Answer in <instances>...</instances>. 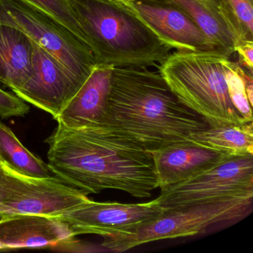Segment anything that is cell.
<instances>
[{
  "label": "cell",
  "mask_w": 253,
  "mask_h": 253,
  "mask_svg": "<svg viewBox=\"0 0 253 253\" xmlns=\"http://www.w3.org/2000/svg\"><path fill=\"white\" fill-rule=\"evenodd\" d=\"M45 143L51 171L86 195L117 189L148 198L158 188L152 152L112 127L73 128L58 123Z\"/></svg>",
  "instance_id": "1"
},
{
  "label": "cell",
  "mask_w": 253,
  "mask_h": 253,
  "mask_svg": "<svg viewBox=\"0 0 253 253\" xmlns=\"http://www.w3.org/2000/svg\"><path fill=\"white\" fill-rule=\"evenodd\" d=\"M152 152L209 128L207 121L185 106L161 73L146 67H114L109 123Z\"/></svg>",
  "instance_id": "2"
},
{
  "label": "cell",
  "mask_w": 253,
  "mask_h": 253,
  "mask_svg": "<svg viewBox=\"0 0 253 253\" xmlns=\"http://www.w3.org/2000/svg\"><path fill=\"white\" fill-rule=\"evenodd\" d=\"M83 41L97 64L113 67L161 65L171 48L120 0H69Z\"/></svg>",
  "instance_id": "3"
},
{
  "label": "cell",
  "mask_w": 253,
  "mask_h": 253,
  "mask_svg": "<svg viewBox=\"0 0 253 253\" xmlns=\"http://www.w3.org/2000/svg\"><path fill=\"white\" fill-rule=\"evenodd\" d=\"M218 49L175 51L160 65L159 72L180 102L201 115L211 127L249 123L232 104Z\"/></svg>",
  "instance_id": "4"
},
{
  "label": "cell",
  "mask_w": 253,
  "mask_h": 253,
  "mask_svg": "<svg viewBox=\"0 0 253 253\" xmlns=\"http://www.w3.org/2000/svg\"><path fill=\"white\" fill-rule=\"evenodd\" d=\"M253 199L241 197L164 210L157 218L129 232L104 237L101 247L121 253L152 241L198 235L214 223L241 218Z\"/></svg>",
  "instance_id": "5"
},
{
  "label": "cell",
  "mask_w": 253,
  "mask_h": 253,
  "mask_svg": "<svg viewBox=\"0 0 253 253\" xmlns=\"http://www.w3.org/2000/svg\"><path fill=\"white\" fill-rule=\"evenodd\" d=\"M0 23L26 34L81 85L97 64L89 48L66 26L21 0H0Z\"/></svg>",
  "instance_id": "6"
},
{
  "label": "cell",
  "mask_w": 253,
  "mask_h": 253,
  "mask_svg": "<svg viewBox=\"0 0 253 253\" xmlns=\"http://www.w3.org/2000/svg\"><path fill=\"white\" fill-rule=\"evenodd\" d=\"M91 201L58 177H35L0 161V218L17 214L60 217Z\"/></svg>",
  "instance_id": "7"
},
{
  "label": "cell",
  "mask_w": 253,
  "mask_h": 253,
  "mask_svg": "<svg viewBox=\"0 0 253 253\" xmlns=\"http://www.w3.org/2000/svg\"><path fill=\"white\" fill-rule=\"evenodd\" d=\"M161 190L156 200L164 210L253 198V155L229 157L204 172Z\"/></svg>",
  "instance_id": "8"
},
{
  "label": "cell",
  "mask_w": 253,
  "mask_h": 253,
  "mask_svg": "<svg viewBox=\"0 0 253 253\" xmlns=\"http://www.w3.org/2000/svg\"><path fill=\"white\" fill-rule=\"evenodd\" d=\"M164 211L156 199L142 204L100 203L91 200L59 217L69 224L76 236L95 234L104 238L129 232L157 218Z\"/></svg>",
  "instance_id": "9"
},
{
  "label": "cell",
  "mask_w": 253,
  "mask_h": 253,
  "mask_svg": "<svg viewBox=\"0 0 253 253\" xmlns=\"http://www.w3.org/2000/svg\"><path fill=\"white\" fill-rule=\"evenodd\" d=\"M33 44V73L14 94L48 112L54 119L82 87L61 65L36 42Z\"/></svg>",
  "instance_id": "10"
},
{
  "label": "cell",
  "mask_w": 253,
  "mask_h": 253,
  "mask_svg": "<svg viewBox=\"0 0 253 253\" xmlns=\"http://www.w3.org/2000/svg\"><path fill=\"white\" fill-rule=\"evenodd\" d=\"M126 4L171 49H217L192 18L178 8L151 0H137Z\"/></svg>",
  "instance_id": "11"
},
{
  "label": "cell",
  "mask_w": 253,
  "mask_h": 253,
  "mask_svg": "<svg viewBox=\"0 0 253 253\" xmlns=\"http://www.w3.org/2000/svg\"><path fill=\"white\" fill-rule=\"evenodd\" d=\"M114 67L97 64L75 97L56 118L69 128L108 127Z\"/></svg>",
  "instance_id": "12"
},
{
  "label": "cell",
  "mask_w": 253,
  "mask_h": 253,
  "mask_svg": "<svg viewBox=\"0 0 253 253\" xmlns=\"http://www.w3.org/2000/svg\"><path fill=\"white\" fill-rule=\"evenodd\" d=\"M151 152L161 189L189 180L231 156L190 140L173 143Z\"/></svg>",
  "instance_id": "13"
},
{
  "label": "cell",
  "mask_w": 253,
  "mask_h": 253,
  "mask_svg": "<svg viewBox=\"0 0 253 253\" xmlns=\"http://www.w3.org/2000/svg\"><path fill=\"white\" fill-rule=\"evenodd\" d=\"M184 11L211 40L217 49L230 57L237 42L250 41L227 0H151Z\"/></svg>",
  "instance_id": "14"
},
{
  "label": "cell",
  "mask_w": 253,
  "mask_h": 253,
  "mask_svg": "<svg viewBox=\"0 0 253 253\" xmlns=\"http://www.w3.org/2000/svg\"><path fill=\"white\" fill-rule=\"evenodd\" d=\"M75 236L59 217L17 214L0 218V243L4 249L57 247L72 242Z\"/></svg>",
  "instance_id": "15"
},
{
  "label": "cell",
  "mask_w": 253,
  "mask_h": 253,
  "mask_svg": "<svg viewBox=\"0 0 253 253\" xmlns=\"http://www.w3.org/2000/svg\"><path fill=\"white\" fill-rule=\"evenodd\" d=\"M32 41L20 29L0 23V83L13 92L33 73Z\"/></svg>",
  "instance_id": "16"
},
{
  "label": "cell",
  "mask_w": 253,
  "mask_h": 253,
  "mask_svg": "<svg viewBox=\"0 0 253 253\" xmlns=\"http://www.w3.org/2000/svg\"><path fill=\"white\" fill-rule=\"evenodd\" d=\"M253 123L210 126L191 134L189 140L231 156L253 155Z\"/></svg>",
  "instance_id": "17"
},
{
  "label": "cell",
  "mask_w": 253,
  "mask_h": 253,
  "mask_svg": "<svg viewBox=\"0 0 253 253\" xmlns=\"http://www.w3.org/2000/svg\"><path fill=\"white\" fill-rule=\"evenodd\" d=\"M0 161L24 175L35 177H57L48 164L28 150L14 133L1 122Z\"/></svg>",
  "instance_id": "18"
},
{
  "label": "cell",
  "mask_w": 253,
  "mask_h": 253,
  "mask_svg": "<svg viewBox=\"0 0 253 253\" xmlns=\"http://www.w3.org/2000/svg\"><path fill=\"white\" fill-rule=\"evenodd\" d=\"M224 69L228 93L232 104L247 122H253L252 104L246 91L245 75L249 72L238 62L232 61L229 58L225 60Z\"/></svg>",
  "instance_id": "19"
},
{
  "label": "cell",
  "mask_w": 253,
  "mask_h": 253,
  "mask_svg": "<svg viewBox=\"0 0 253 253\" xmlns=\"http://www.w3.org/2000/svg\"><path fill=\"white\" fill-rule=\"evenodd\" d=\"M38 8L66 26L74 35L83 41L81 28L74 14L69 0H21Z\"/></svg>",
  "instance_id": "20"
},
{
  "label": "cell",
  "mask_w": 253,
  "mask_h": 253,
  "mask_svg": "<svg viewBox=\"0 0 253 253\" xmlns=\"http://www.w3.org/2000/svg\"><path fill=\"white\" fill-rule=\"evenodd\" d=\"M246 36L253 41V5L250 0H227Z\"/></svg>",
  "instance_id": "21"
},
{
  "label": "cell",
  "mask_w": 253,
  "mask_h": 253,
  "mask_svg": "<svg viewBox=\"0 0 253 253\" xmlns=\"http://www.w3.org/2000/svg\"><path fill=\"white\" fill-rule=\"evenodd\" d=\"M29 106L26 102L15 94L7 92L0 88V117H23L29 112Z\"/></svg>",
  "instance_id": "22"
},
{
  "label": "cell",
  "mask_w": 253,
  "mask_h": 253,
  "mask_svg": "<svg viewBox=\"0 0 253 253\" xmlns=\"http://www.w3.org/2000/svg\"><path fill=\"white\" fill-rule=\"evenodd\" d=\"M235 52L238 54L240 66L253 75V41L241 40L237 42Z\"/></svg>",
  "instance_id": "23"
},
{
  "label": "cell",
  "mask_w": 253,
  "mask_h": 253,
  "mask_svg": "<svg viewBox=\"0 0 253 253\" xmlns=\"http://www.w3.org/2000/svg\"><path fill=\"white\" fill-rule=\"evenodd\" d=\"M120 1L125 2V3H132V2H135L137 0H120Z\"/></svg>",
  "instance_id": "24"
},
{
  "label": "cell",
  "mask_w": 253,
  "mask_h": 253,
  "mask_svg": "<svg viewBox=\"0 0 253 253\" xmlns=\"http://www.w3.org/2000/svg\"><path fill=\"white\" fill-rule=\"evenodd\" d=\"M4 247L2 246V244L0 243V250H3Z\"/></svg>",
  "instance_id": "25"
},
{
  "label": "cell",
  "mask_w": 253,
  "mask_h": 253,
  "mask_svg": "<svg viewBox=\"0 0 253 253\" xmlns=\"http://www.w3.org/2000/svg\"><path fill=\"white\" fill-rule=\"evenodd\" d=\"M250 2H253V0H250Z\"/></svg>",
  "instance_id": "26"
}]
</instances>
